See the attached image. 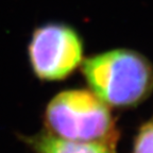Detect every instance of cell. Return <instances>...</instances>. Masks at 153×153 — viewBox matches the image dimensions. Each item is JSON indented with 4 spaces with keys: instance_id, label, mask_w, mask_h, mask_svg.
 Instances as JSON below:
<instances>
[{
    "instance_id": "1",
    "label": "cell",
    "mask_w": 153,
    "mask_h": 153,
    "mask_svg": "<svg viewBox=\"0 0 153 153\" xmlns=\"http://www.w3.org/2000/svg\"><path fill=\"white\" fill-rule=\"evenodd\" d=\"M91 91L108 106L131 108L148 98L153 89V66L137 51L114 49L82 62Z\"/></svg>"
},
{
    "instance_id": "2",
    "label": "cell",
    "mask_w": 153,
    "mask_h": 153,
    "mask_svg": "<svg viewBox=\"0 0 153 153\" xmlns=\"http://www.w3.org/2000/svg\"><path fill=\"white\" fill-rule=\"evenodd\" d=\"M48 133L76 141L115 147L117 131L108 105L87 89H67L54 96L45 111Z\"/></svg>"
},
{
    "instance_id": "3",
    "label": "cell",
    "mask_w": 153,
    "mask_h": 153,
    "mask_svg": "<svg viewBox=\"0 0 153 153\" xmlns=\"http://www.w3.org/2000/svg\"><path fill=\"white\" fill-rule=\"evenodd\" d=\"M33 72L44 81H59L83 62V42L71 27L50 22L35 29L28 47Z\"/></svg>"
},
{
    "instance_id": "4",
    "label": "cell",
    "mask_w": 153,
    "mask_h": 153,
    "mask_svg": "<svg viewBox=\"0 0 153 153\" xmlns=\"http://www.w3.org/2000/svg\"><path fill=\"white\" fill-rule=\"evenodd\" d=\"M31 145L36 153H115V147L106 143L69 140L50 133L35 136Z\"/></svg>"
},
{
    "instance_id": "5",
    "label": "cell",
    "mask_w": 153,
    "mask_h": 153,
    "mask_svg": "<svg viewBox=\"0 0 153 153\" xmlns=\"http://www.w3.org/2000/svg\"><path fill=\"white\" fill-rule=\"evenodd\" d=\"M133 153H153V122L145 123L139 129Z\"/></svg>"
}]
</instances>
